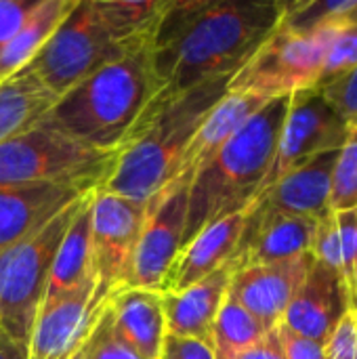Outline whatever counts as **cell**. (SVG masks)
Masks as SVG:
<instances>
[{"label":"cell","mask_w":357,"mask_h":359,"mask_svg":"<svg viewBox=\"0 0 357 359\" xmlns=\"http://www.w3.org/2000/svg\"><path fill=\"white\" fill-rule=\"evenodd\" d=\"M280 0H168L149 40L160 84L181 93L234 78L274 34Z\"/></svg>","instance_id":"cell-1"},{"label":"cell","mask_w":357,"mask_h":359,"mask_svg":"<svg viewBox=\"0 0 357 359\" xmlns=\"http://www.w3.org/2000/svg\"><path fill=\"white\" fill-rule=\"evenodd\" d=\"M229 78L170 93L162 90L137 122L101 187L103 191L147 204L166 189L181 166L183 154L206 114L225 97Z\"/></svg>","instance_id":"cell-2"},{"label":"cell","mask_w":357,"mask_h":359,"mask_svg":"<svg viewBox=\"0 0 357 359\" xmlns=\"http://www.w3.org/2000/svg\"><path fill=\"white\" fill-rule=\"evenodd\" d=\"M162 90L147 42L63 93L40 122L84 147L118 154Z\"/></svg>","instance_id":"cell-3"},{"label":"cell","mask_w":357,"mask_h":359,"mask_svg":"<svg viewBox=\"0 0 357 359\" xmlns=\"http://www.w3.org/2000/svg\"><path fill=\"white\" fill-rule=\"evenodd\" d=\"M288 103L290 97L271 99L196 175L189 185L183 244L206 225L250 206L263 191Z\"/></svg>","instance_id":"cell-4"},{"label":"cell","mask_w":357,"mask_h":359,"mask_svg":"<svg viewBox=\"0 0 357 359\" xmlns=\"http://www.w3.org/2000/svg\"><path fill=\"white\" fill-rule=\"evenodd\" d=\"M116 154L84 147L38 122L0 145V187L69 185L93 191L112 172Z\"/></svg>","instance_id":"cell-5"},{"label":"cell","mask_w":357,"mask_h":359,"mask_svg":"<svg viewBox=\"0 0 357 359\" xmlns=\"http://www.w3.org/2000/svg\"><path fill=\"white\" fill-rule=\"evenodd\" d=\"M84 198L86 194L44 227L0 252V330L17 343L29 341L53 259Z\"/></svg>","instance_id":"cell-6"},{"label":"cell","mask_w":357,"mask_h":359,"mask_svg":"<svg viewBox=\"0 0 357 359\" xmlns=\"http://www.w3.org/2000/svg\"><path fill=\"white\" fill-rule=\"evenodd\" d=\"M141 44L120 42L103 23L95 0H76L27 67L50 93L61 97L97 69L122 59Z\"/></svg>","instance_id":"cell-7"},{"label":"cell","mask_w":357,"mask_h":359,"mask_svg":"<svg viewBox=\"0 0 357 359\" xmlns=\"http://www.w3.org/2000/svg\"><path fill=\"white\" fill-rule=\"evenodd\" d=\"M335 34L337 32H318L314 36H301L278 23L274 34L231 78L227 90L278 99L314 88Z\"/></svg>","instance_id":"cell-8"},{"label":"cell","mask_w":357,"mask_h":359,"mask_svg":"<svg viewBox=\"0 0 357 359\" xmlns=\"http://www.w3.org/2000/svg\"><path fill=\"white\" fill-rule=\"evenodd\" d=\"M353 128L356 126H351L341 116V111L324 97L320 88L314 86L290 95L286 118L280 130L276 160L263 189L301 164L322 154L343 149L351 139Z\"/></svg>","instance_id":"cell-9"},{"label":"cell","mask_w":357,"mask_h":359,"mask_svg":"<svg viewBox=\"0 0 357 359\" xmlns=\"http://www.w3.org/2000/svg\"><path fill=\"white\" fill-rule=\"evenodd\" d=\"M189 187L170 183L147 202V215L122 288L164 292L185 240Z\"/></svg>","instance_id":"cell-10"},{"label":"cell","mask_w":357,"mask_h":359,"mask_svg":"<svg viewBox=\"0 0 357 359\" xmlns=\"http://www.w3.org/2000/svg\"><path fill=\"white\" fill-rule=\"evenodd\" d=\"M145 215L147 204H139L103 189H93L90 194L95 280L99 290L107 297L124 284Z\"/></svg>","instance_id":"cell-11"},{"label":"cell","mask_w":357,"mask_h":359,"mask_svg":"<svg viewBox=\"0 0 357 359\" xmlns=\"http://www.w3.org/2000/svg\"><path fill=\"white\" fill-rule=\"evenodd\" d=\"M95 282L42 307L27 341V359H74L84 347L99 316L107 305Z\"/></svg>","instance_id":"cell-12"},{"label":"cell","mask_w":357,"mask_h":359,"mask_svg":"<svg viewBox=\"0 0 357 359\" xmlns=\"http://www.w3.org/2000/svg\"><path fill=\"white\" fill-rule=\"evenodd\" d=\"M349 311L347 282L326 263L311 259L305 280L280 324L305 339L326 345Z\"/></svg>","instance_id":"cell-13"},{"label":"cell","mask_w":357,"mask_h":359,"mask_svg":"<svg viewBox=\"0 0 357 359\" xmlns=\"http://www.w3.org/2000/svg\"><path fill=\"white\" fill-rule=\"evenodd\" d=\"M316 223L303 217L265 212L252 202L231 267L276 265L311 255Z\"/></svg>","instance_id":"cell-14"},{"label":"cell","mask_w":357,"mask_h":359,"mask_svg":"<svg viewBox=\"0 0 357 359\" xmlns=\"http://www.w3.org/2000/svg\"><path fill=\"white\" fill-rule=\"evenodd\" d=\"M311 259V255H305L286 263L234 269L227 294L263 326L274 330L280 326L292 297L305 280Z\"/></svg>","instance_id":"cell-15"},{"label":"cell","mask_w":357,"mask_h":359,"mask_svg":"<svg viewBox=\"0 0 357 359\" xmlns=\"http://www.w3.org/2000/svg\"><path fill=\"white\" fill-rule=\"evenodd\" d=\"M339 151L322 154L286 172L257 196L255 206L265 212L320 221L330 212V181Z\"/></svg>","instance_id":"cell-16"},{"label":"cell","mask_w":357,"mask_h":359,"mask_svg":"<svg viewBox=\"0 0 357 359\" xmlns=\"http://www.w3.org/2000/svg\"><path fill=\"white\" fill-rule=\"evenodd\" d=\"M84 194L88 191L55 183L0 187V252L44 227Z\"/></svg>","instance_id":"cell-17"},{"label":"cell","mask_w":357,"mask_h":359,"mask_svg":"<svg viewBox=\"0 0 357 359\" xmlns=\"http://www.w3.org/2000/svg\"><path fill=\"white\" fill-rule=\"evenodd\" d=\"M248 212H250V206L206 225L191 240H187L183 248L179 250V257L170 269L164 292L185 290L191 284L219 271L221 267L231 265Z\"/></svg>","instance_id":"cell-18"},{"label":"cell","mask_w":357,"mask_h":359,"mask_svg":"<svg viewBox=\"0 0 357 359\" xmlns=\"http://www.w3.org/2000/svg\"><path fill=\"white\" fill-rule=\"evenodd\" d=\"M269 101L271 99L252 93L227 90L225 97L206 114V118L194 133L173 183H183L189 187L196 175L215 158V154Z\"/></svg>","instance_id":"cell-19"},{"label":"cell","mask_w":357,"mask_h":359,"mask_svg":"<svg viewBox=\"0 0 357 359\" xmlns=\"http://www.w3.org/2000/svg\"><path fill=\"white\" fill-rule=\"evenodd\" d=\"M234 267L225 265L185 290L162 292L166 334L210 345L217 313L227 297Z\"/></svg>","instance_id":"cell-20"},{"label":"cell","mask_w":357,"mask_h":359,"mask_svg":"<svg viewBox=\"0 0 357 359\" xmlns=\"http://www.w3.org/2000/svg\"><path fill=\"white\" fill-rule=\"evenodd\" d=\"M107 313L114 334L128 349L139 358L158 359L166 339L162 292L120 288L107 299Z\"/></svg>","instance_id":"cell-21"},{"label":"cell","mask_w":357,"mask_h":359,"mask_svg":"<svg viewBox=\"0 0 357 359\" xmlns=\"http://www.w3.org/2000/svg\"><path fill=\"white\" fill-rule=\"evenodd\" d=\"M90 194H86V198L82 200L69 229L65 231L57 248L40 309L76 292L84 284L95 282L93 236H90Z\"/></svg>","instance_id":"cell-22"},{"label":"cell","mask_w":357,"mask_h":359,"mask_svg":"<svg viewBox=\"0 0 357 359\" xmlns=\"http://www.w3.org/2000/svg\"><path fill=\"white\" fill-rule=\"evenodd\" d=\"M59 97L50 93L40 78L23 67L0 84V145L32 126H36Z\"/></svg>","instance_id":"cell-23"},{"label":"cell","mask_w":357,"mask_h":359,"mask_svg":"<svg viewBox=\"0 0 357 359\" xmlns=\"http://www.w3.org/2000/svg\"><path fill=\"white\" fill-rule=\"evenodd\" d=\"M74 2L76 0H38L23 25L0 53V84L32 63V59L42 50L59 23L72 11Z\"/></svg>","instance_id":"cell-24"},{"label":"cell","mask_w":357,"mask_h":359,"mask_svg":"<svg viewBox=\"0 0 357 359\" xmlns=\"http://www.w3.org/2000/svg\"><path fill=\"white\" fill-rule=\"evenodd\" d=\"M311 257L339 271L351 286L357 263V208L328 212L316 223Z\"/></svg>","instance_id":"cell-25"},{"label":"cell","mask_w":357,"mask_h":359,"mask_svg":"<svg viewBox=\"0 0 357 359\" xmlns=\"http://www.w3.org/2000/svg\"><path fill=\"white\" fill-rule=\"evenodd\" d=\"M168 0H95L107 29L124 44L149 42Z\"/></svg>","instance_id":"cell-26"},{"label":"cell","mask_w":357,"mask_h":359,"mask_svg":"<svg viewBox=\"0 0 357 359\" xmlns=\"http://www.w3.org/2000/svg\"><path fill=\"white\" fill-rule=\"evenodd\" d=\"M280 25L301 36L341 32L357 25V0H301L286 2Z\"/></svg>","instance_id":"cell-27"},{"label":"cell","mask_w":357,"mask_h":359,"mask_svg":"<svg viewBox=\"0 0 357 359\" xmlns=\"http://www.w3.org/2000/svg\"><path fill=\"white\" fill-rule=\"evenodd\" d=\"M267 332V326H263L252 313H248L227 294L213 326L210 347L217 359H234L244 349L259 343Z\"/></svg>","instance_id":"cell-28"},{"label":"cell","mask_w":357,"mask_h":359,"mask_svg":"<svg viewBox=\"0 0 357 359\" xmlns=\"http://www.w3.org/2000/svg\"><path fill=\"white\" fill-rule=\"evenodd\" d=\"M330 212L356 210L357 208V126L347 145L339 151L332 181H330Z\"/></svg>","instance_id":"cell-29"},{"label":"cell","mask_w":357,"mask_h":359,"mask_svg":"<svg viewBox=\"0 0 357 359\" xmlns=\"http://www.w3.org/2000/svg\"><path fill=\"white\" fill-rule=\"evenodd\" d=\"M357 65V25H351L347 29H341L332 36L328 50H326V59H324V67L320 74V80L316 84V88H324L326 84L335 82L337 78H341L343 74H347L349 69H353Z\"/></svg>","instance_id":"cell-30"},{"label":"cell","mask_w":357,"mask_h":359,"mask_svg":"<svg viewBox=\"0 0 357 359\" xmlns=\"http://www.w3.org/2000/svg\"><path fill=\"white\" fill-rule=\"evenodd\" d=\"M80 359H143L139 358L133 349H128L112 330V322H109V313H107V305L103 309V313L99 316L93 332L88 334Z\"/></svg>","instance_id":"cell-31"},{"label":"cell","mask_w":357,"mask_h":359,"mask_svg":"<svg viewBox=\"0 0 357 359\" xmlns=\"http://www.w3.org/2000/svg\"><path fill=\"white\" fill-rule=\"evenodd\" d=\"M320 90L351 126H357V65Z\"/></svg>","instance_id":"cell-32"},{"label":"cell","mask_w":357,"mask_h":359,"mask_svg":"<svg viewBox=\"0 0 357 359\" xmlns=\"http://www.w3.org/2000/svg\"><path fill=\"white\" fill-rule=\"evenodd\" d=\"M326 359H357V316L347 313L330 341L326 343Z\"/></svg>","instance_id":"cell-33"},{"label":"cell","mask_w":357,"mask_h":359,"mask_svg":"<svg viewBox=\"0 0 357 359\" xmlns=\"http://www.w3.org/2000/svg\"><path fill=\"white\" fill-rule=\"evenodd\" d=\"M36 4L38 0H0V53Z\"/></svg>","instance_id":"cell-34"},{"label":"cell","mask_w":357,"mask_h":359,"mask_svg":"<svg viewBox=\"0 0 357 359\" xmlns=\"http://www.w3.org/2000/svg\"><path fill=\"white\" fill-rule=\"evenodd\" d=\"M278 334H280L286 359H326V345L305 339V337L288 330L282 324L278 326Z\"/></svg>","instance_id":"cell-35"},{"label":"cell","mask_w":357,"mask_h":359,"mask_svg":"<svg viewBox=\"0 0 357 359\" xmlns=\"http://www.w3.org/2000/svg\"><path fill=\"white\" fill-rule=\"evenodd\" d=\"M158 359H217L208 343L166 334Z\"/></svg>","instance_id":"cell-36"},{"label":"cell","mask_w":357,"mask_h":359,"mask_svg":"<svg viewBox=\"0 0 357 359\" xmlns=\"http://www.w3.org/2000/svg\"><path fill=\"white\" fill-rule=\"evenodd\" d=\"M234 359H286L280 334H278V326L274 330H269L259 343H255L252 347L244 349L242 353H238Z\"/></svg>","instance_id":"cell-37"},{"label":"cell","mask_w":357,"mask_h":359,"mask_svg":"<svg viewBox=\"0 0 357 359\" xmlns=\"http://www.w3.org/2000/svg\"><path fill=\"white\" fill-rule=\"evenodd\" d=\"M0 359H27V345L13 341L0 330Z\"/></svg>","instance_id":"cell-38"},{"label":"cell","mask_w":357,"mask_h":359,"mask_svg":"<svg viewBox=\"0 0 357 359\" xmlns=\"http://www.w3.org/2000/svg\"><path fill=\"white\" fill-rule=\"evenodd\" d=\"M349 305H351V313L357 316V263L353 269V278H351V286H349Z\"/></svg>","instance_id":"cell-39"},{"label":"cell","mask_w":357,"mask_h":359,"mask_svg":"<svg viewBox=\"0 0 357 359\" xmlns=\"http://www.w3.org/2000/svg\"><path fill=\"white\" fill-rule=\"evenodd\" d=\"M74 359H80V353H78V355H76V358H74Z\"/></svg>","instance_id":"cell-40"}]
</instances>
